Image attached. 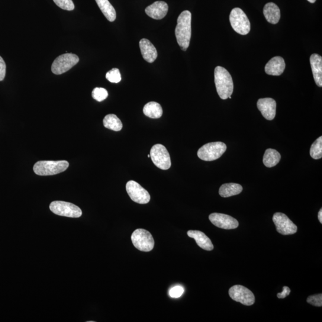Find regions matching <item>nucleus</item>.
<instances>
[{
	"label": "nucleus",
	"mask_w": 322,
	"mask_h": 322,
	"mask_svg": "<svg viewBox=\"0 0 322 322\" xmlns=\"http://www.w3.org/2000/svg\"><path fill=\"white\" fill-rule=\"evenodd\" d=\"M51 211L60 216L79 218L82 215V211L76 205L64 201H53L50 205Z\"/></svg>",
	"instance_id": "8"
},
{
	"label": "nucleus",
	"mask_w": 322,
	"mask_h": 322,
	"mask_svg": "<svg viewBox=\"0 0 322 322\" xmlns=\"http://www.w3.org/2000/svg\"><path fill=\"white\" fill-rule=\"evenodd\" d=\"M126 190L131 200L138 204H146L150 201V196L149 192L133 180L127 183Z\"/></svg>",
	"instance_id": "11"
},
{
	"label": "nucleus",
	"mask_w": 322,
	"mask_h": 322,
	"mask_svg": "<svg viewBox=\"0 0 322 322\" xmlns=\"http://www.w3.org/2000/svg\"><path fill=\"white\" fill-rule=\"evenodd\" d=\"M192 14L188 11H183L177 19L175 34L177 43L183 51H186L191 41Z\"/></svg>",
	"instance_id": "1"
},
{
	"label": "nucleus",
	"mask_w": 322,
	"mask_h": 322,
	"mask_svg": "<svg viewBox=\"0 0 322 322\" xmlns=\"http://www.w3.org/2000/svg\"><path fill=\"white\" fill-rule=\"evenodd\" d=\"M148 156V157H150V154H148V156Z\"/></svg>",
	"instance_id": "36"
},
{
	"label": "nucleus",
	"mask_w": 322,
	"mask_h": 322,
	"mask_svg": "<svg viewBox=\"0 0 322 322\" xmlns=\"http://www.w3.org/2000/svg\"><path fill=\"white\" fill-rule=\"evenodd\" d=\"M79 60V57L75 54H62L54 60L51 66V71L56 75H61L75 66Z\"/></svg>",
	"instance_id": "7"
},
{
	"label": "nucleus",
	"mask_w": 322,
	"mask_h": 322,
	"mask_svg": "<svg viewBox=\"0 0 322 322\" xmlns=\"http://www.w3.org/2000/svg\"><path fill=\"white\" fill-rule=\"evenodd\" d=\"M318 220H319L320 221V223H322V209H320L319 212H318Z\"/></svg>",
	"instance_id": "34"
},
{
	"label": "nucleus",
	"mask_w": 322,
	"mask_h": 322,
	"mask_svg": "<svg viewBox=\"0 0 322 322\" xmlns=\"http://www.w3.org/2000/svg\"><path fill=\"white\" fill-rule=\"evenodd\" d=\"M214 82L218 95L221 99H227L232 95L234 87L233 79L230 73L224 67H215Z\"/></svg>",
	"instance_id": "2"
},
{
	"label": "nucleus",
	"mask_w": 322,
	"mask_h": 322,
	"mask_svg": "<svg viewBox=\"0 0 322 322\" xmlns=\"http://www.w3.org/2000/svg\"><path fill=\"white\" fill-rule=\"evenodd\" d=\"M310 156L314 159H319L322 157V137L317 138L314 142L312 144L310 150Z\"/></svg>",
	"instance_id": "26"
},
{
	"label": "nucleus",
	"mask_w": 322,
	"mask_h": 322,
	"mask_svg": "<svg viewBox=\"0 0 322 322\" xmlns=\"http://www.w3.org/2000/svg\"><path fill=\"white\" fill-rule=\"evenodd\" d=\"M66 160H40L34 166V172L38 176H52L64 172L69 167Z\"/></svg>",
	"instance_id": "3"
},
{
	"label": "nucleus",
	"mask_w": 322,
	"mask_h": 322,
	"mask_svg": "<svg viewBox=\"0 0 322 322\" xmlns=\"http://www.w3.org/2000/svg\"><path fill=\"white\" fill-rule=\"evenodd\" d=\"M243 186L236 183H225L219 189V194L223 198L239 195L243 191Z\"/></svg>",
	"instance_id": "21"
},
{
	"label": "nucleus",
	"mask_w": 322,
	"mask_h": 322,
	"mask_svg": "<svg viewBox=\"0 0 322 322\" xmlns=\"http://www.w3.org/2000/svg\"><path fill=\"white\" fill-rule=\"evenodd\" d=\"M257 108L266 120L271 121L276 116V102L272 98L260 99L257 102Z\"/></svg>",
	"instance_id": "14"
},
{
	"label": "nucleus",
	"mask_w": 322,
	"mask_h": 322,
	"mask_svg": "<svg viewBox=\"0 0 322 322\" xmlns=\"http://www.w3.org/2000/svg\"><path fill=\"white\" fill-rule=\"evenodd\" d=\"M307 1L311 3H314L316 0H307Z\"/></svg>",
	"instance_id": "35"
},
{
	"label": "nucleus",
	"mask_w": 322,
	"mask_h": 322,
	"mask_svg": "<svg viewBox=\"0 0 322 322\" xmlns=\"http://www.w3.org/2000/svg\"><path fill=\"white\" fill-rule=\"evenodd\" d=\"M273 223L276 230L283 235L295 234L297 231V226L290 220L287 215L281 212H276L273 215Z\"/></svg>",
	"instance_id": "12"
},
{
	"label": "nucleus",
	"mask_w": 322,
	"mask_h": 322,
	"mask_svg": "<svg viewBox=\"0 0 322 322\" xmlns=\"http://www.w3.org/2000/svg\"><path fill=\"white\" fill-rule=\"evenodd\" d=\"M150 155L153 164L157 168L167 170L172 166L170 154L163 144L154 145L150 150Z\"/></svg>",
	"instance_id": "9"
},
{
	"label": "nucleus",
	"mask_w": 322,
	"mask_h": 322,
	"mask_svg": "<svg viewBox=\"0 0 322 322\" xmlns=\"http://www.w3.org/2000/svg\"><path fill=\"white\" fill-rule=\"evenodd\" d=\"M169 11V6L164 2H156L145 9L146 14L154 19L160 20L163 19Z\"/></svg>",
	"instance_id": "15"
},
{
	"label": "nucleus",
	"mask_w": 322,
	"mask_h": 322,
	"mask_svg": "<svg viewBox=\"0 0 322 322\" xmlns=\"http://www.w3.org/2000/svg\"><path fill=\"white\" fill-rule=\"evenodd\" d=\"M285 66V60L282 57H274L266 64L265 72L270 75L279 76L284 72Z\"/></svg>",
	"instance_id": "16"
},
{
	"label": "nucleus",
	"mask_w": 322,
	"mask_h": 322,
	"mask_svg": "<svg viewBox=\"0 0 322 322\" xmlns=\"http://www.w3.org/2000/svg\"><path fill=\"white\" fill-rule=\"evenodd\" d=\"M281 156L278 151L273 149H268L266 150L263 157V163L265 166L268 168H272L275 167L281 160Z\"/></svg>",
	"instance_id": "24"
},
{
	"label": "nucleus",
	"mask_w": 322,
	"mask_h": 322,
	"mask_svg": "<svg viewBox=\"0 0 322 322\" xmlns=\"http://www.w3.org/2000/svg\"><path fill=\"white\" fill-rule=\"evenodd\" d=\"M185 289L182 286H176L170 290L169 295L172 298H179L181 297Z\"/></svg>",
	"instance_id": "31"
},
{
	"label": "nucleus",
	"mask_w": 322,
	"mask_h": 322,
	"mask_svg": "<svg viewBox=\"0 0 322 322\" xmlns=\"http://www.w3.org/2000/svg\"><path fill=\"white\" fill-rule=\"evenodd\" d=\"M263 14L267 22L272 24H278L281 19V11L275 3H267L264 8Z\"/></svg>",
	"instance_id": "20"
},
{
	"label": "nucleus",
	"mask_w": 322,
	"mask_h": 322,
	"mask_svg": "<svg viewBox=\"0 0 322 322\" xmlns=\"http://www.w3.org/2000/svg\"><path fill=\"white\" fill-rule=\"evenodd\" d=\"M228 294L233 300L245 305H252L255 302V296L252 291L244 286H233L228 291Z\"/></svg>",
	"instance_id": "10"
},
{
	"label": "nucleus",
	"mask_w": 322,
	"mask_h": 322,
	"mask_svg": "<svg viewBox=\"0 0 322 322\" xmlns=\"http://www.w3.org/2000/svg\"><path fill=\"white\" fill-rule=\"evenodd\" d=\"M96 2L106 19L109 22H114L117 17V14L110 2L108 0H96Z\"/></svg>",
	"instance_id": "22"
},
{
	"label": "nucleus",
	"mask_w": 322,
	"mask_h": 322,
	"mask_svg": "<svg viewBox=\"0 0 322 322\" xmlns=\"http://www.w3.org/2000/svg\"><path fill=\"white\" fill-rule=\"evenodd\" d=\"M106 78L109 82L112 83H120L121 80L120 70L117 68H113L106 73Z\"/></svg>",
	"instance_id": "28"
},
{
	"label": "nucleus",
	"mask_w": 322,
	"mask_h": 322,
	"mask_svg": "<svg viewBox=\"0 0 322 322\" xmlns=\"http://www.w3.org/2000/svg\"><path fill=\"white\" fill-rule=\"evenodd\" d=\"M310 62L314 79L317 86L322 87V57L317 54H313L310 58Z\"/></svg>",
	"instance_id": "19"
},
{
	"label": "nucleus",
	"mask_w": 322,
	"mask_h": 322,
	"mask_svg": "<svg viewBox=\"0 0 322 322\" xmlns=\"http://www.w3.org/2000/svg\"><path fill=\"white\" fill-rule=\"evenodd\" d=\"M139 46L143 59L147 62L153 63L157 57L156 48L149 40L145 38L140 41Z\"/></svg>",
	"instance_id": "17"
},
{
	"label": "nucleus",
	"mask_w": 322,
	"mask_h": 322,
	"mask_svg": "<svg viewBox=\"0 0 322 322\" xmlns=\"http://www.w3.org/2000/svg\"><path fill=\"white\" fill-rule=\"evenodd\" d=\"M143 113L147 117L157 119L162 117L163 111L158 103L150 102L144 106Z\"/></svg>",
	"instance_id": "23"
},
{
	"label": "nucleus",
	"mask_w": 322,
	"mask_h": 322,
	"mask_svg": "<svg viewBox=\"0 0 322 322\" xmlns=\"http://www.w3.org/2000/svg\"><path fill=\"white\" fill-rule=\"evenodd\" d=\"M105 128L115 131H120L122 128L121 121L114 114L106 115L104 120Z\"/></svg>",
	"instance_id": "25"
},
{
	"label": "nucleus",
	"mask_w": 322,
	"mask_h": 322,
	"mask_svg": "<svg viewBox=\"0 0 322 322\" xmlns=\"http://www.w3.org/2000/svg\"><path fill=\"white\" fill-rule=\"evenodd\" d=\"M226 149V145L220 141L209 143L198 150V156L203 160L212 161L220 158Z\"/></svg>",
	"instance_id": "4"
},
{
	"label": "nucleus",
	"mask_w": 322,
	"mask_h": 322,
	"mask_svg": "<svg viewBox=\"0 0 322 322\" xmlns=\"http://www.w3.org/2000/svg\"><path fill=\"white\" fill-rule=\"evenodd\" d=\"M231 27L234 31L240 35H246L249 33L251 24L249 18L240 8H234L230 15Z\"/></svg>",
	"instance_id": "5"
},
{
	"label": "nucleus",
	"mask_w": 322,
	"mask_h": 322,
	"mask_svg": "<svg viewBox=\"0 0 322 322\" xmlns=\"http://www.w3.org/2000/svg\"><path fill=\"white\" fill-rule=\"evenodd\" d=\"M307 301L308 303L315 306V307H321L322 295L321 294L310 296Z\"/></svg>",
	"instance_id": "30"
},
{
	"label": "nucleus",
	"mask_w": 322,
	"mask_h": 322,
	"mask_svg": "<svg viewBox=\"0 0 322 322\" xmlns=\"http://www.w3.org/2000/svg\"><path fill=\"white\" fill-rule=\"evenodd\" d=\"M6 73V64L5 60L0 56V82L5 79Z\"/></svg>",
	"instance_id": "32"
},
{
	"label": "nucleus",
	"mask_w": 322,
	"mask_h": 322,
	"mask_svg": "<svg viewBox=\"0 0 322 322\" xmlns=\"http://www.w3.org/2000/svg\"><path fill=\"white\" fill-rule=\"evenodd\" d=\"M290 292H291V289H290L288 286H283V291L281 293H278V294H277V297L281 299L285 298L289 295Z\"/></svg>",
	"instance_id": "33"
},
{
	"label": "nucleus",
	"mask_w": 322,
	"mask_h": 322,
	"mask_svg": "<svg viewBox=\"0 0 322 322\" xmlns=\"http://www.w3.org/2000/svg\"><path fill=\"white\" fill-rule=\"evenodd\" d=\"M108 92L104 88H96L93 90L92 97L96 101L98 102L104 101L108 98Z\"/></svg>",
	"instance_id": "27"
},
{
	"label": "nucleus",
	"mask_w": 322,
	"mask_h": 322,
	"mask_svg": "<svg viewBox=\"0 0 322 322\" xmlns=\"http://www.w3.org/2000/svg\"><path fill=\"white\" fill-rule=\"evenodd\" d=\"M55 4L65 11H71L75 9L72 0H53Z\"/></svg>",
	"instance_id": "29"
},
{
	"label": "nucleus",
	"mask_w": 322,
	"mask_h": 322,
	"mask_svg": "<svg viewBox=\"0 0 322 322\" xmlns=\"http://www.w3.org/2000/svg\"><path fill=\"white\" fill-rule=\"evenodd\" d=\"M188 235L196 241L198 246L201 249L206 251H212L214 249V246L211 240L204 233L199 230H189Z\"/></svg>",
	"instance_id": "18"
},
{
	"label": "nucleus",
	"mask_w": 322,
	"mask_h": 322,
	"mask_svg": "<svg viewBox=\"0 0 322 322\" xmlns=\"http://www.w3.org/2000/svg\"><path fill=\"white\" fill-rule=\"evenodd\" d=\"M209 219L215 226L223 229H234L239 226V222L236 219L228 215L212 213L209 215Z\"/></svg>",
	"instance_id": "13"
},
{
	"label": "nucleus",
	"mask_w": 322,
	"mask_h": 322,
	"mask_svg": "<svg viewBox=\"0 0 322 322\" xmlns=\"http://www.w3.org/2000/svg\"><path fill=\"white\" fill-rule=\"evenodd\" d=\"M131 240L137 250L143 252H149L153 249L154 241L152 234L143 228H138L134 231Z\"/></svg>",
	"instance_id": "6"
}]
</instances>
